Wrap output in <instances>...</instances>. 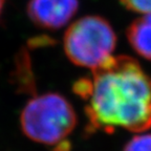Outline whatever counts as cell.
I'll return each instance as SVG.
<instances>
[{"label":"cell","instance_id":"cell-1","mask_svg":"<svg viewBox=\"0 0 151 151\" xmlns=\"http://www.w3.org/2000/svg\"><path fill=\"white\" fill-rule=\"evenodd\" d=\"M91 73V78L81 79L73 86L87 101L91 130L111 133L122 128L139 133L150 129L151 77L137 60L111 56Z\"/></svg>","mask_w":151,"mask_h":151},{"label":"cell","instance_id":"cell-2","mask_svg":"<svg viewBox=\"0 0 151 151\" xmlns=\"http://www.w3.org/2000/svg\"><path fill=\"white\" fill-rule=\"evenodd\" d=\"M20 124L32 141L59 148L77 126V114L63 96L47 92L35 96L26 103Z\"/></svg>","mask_w":151,"mask_h":151},{"label":"cell","instance_id":"cell-3","mask_svg":"<svg viewBox=\"0 0 151 151\" xmlns=\"http://www.w3.org/2000/svg\"><path fill=\"white\" fill-rule=\"evenodd\" d=\"M63 45L65 55L75 65L92 70L112 56L116 36L106 19L86 16L67 28Z\"/></svg>","mask_w":151,"mask_h":151},{"label":"cell","instance_id":"cell-4","mask_svg":"<svg viewBox=\"0 0 151 151\" xmlns=\"http://www.w3.org/2000/svg\"><path fill=\"white\" fill-rule=\"evenodd\" d=\"M78 7V0H29L26 12L35 25L58 29L70 21Z\"/></svg>","mask_w":151,"mask_h":151},{"label":"cell","instance_id":"cell-5","mask_svg":"<svg viewBox=\"0 0 151 151\" xmlns=\"http://www.w3.org/2000/svg\"><path fill=\"white\" fill-rule=\"evenodd\" d=\"M127 39L135 52L151 61V14L135 19L127 28Z\"/></svg>","mask_w":151,"mask_h":151},{"label":"cell","instance_id":"cell-6","mask_svg":"<svg viewBox=\"0 0 151 151\" xmlns=\"http://www.w3.org/2000/svg\"><path fill=\"white\" fill-rule=\"evenodd\" d=\"M123 151H151V133L134 135L127 142Z\"/></svg>","mask_w":151,"mask_h":151},{"label":"cell","instance_id":"cell-7","mask_svg":"<svg viewBox=\"0 0 151 151\" xmlns=\"http://www.w3.org/2000/svg\"><path fill=\"white\" fill-rule=\"evenodd\" d=\"M126 9L141 14H151V0H120Z\"/></svg>","mask_w":151,"mask_h":151},{"label":"cell","instance_id":"cell-8","mask_svg":"<svg viewBox=\"0 0 151 151\" xmlns=\"http://www.w3.org/2000/svg\"><path fill=\"white\" fill-rule=\"evenodd\" d=\"M3 4H4V0H0V15H1V12H2Z\"/></svg>","mask_w":151,"mask_h":151}]
</instances>
